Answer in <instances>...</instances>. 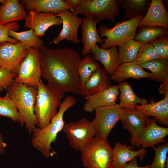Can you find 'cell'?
<instances>
[{
	"mask_svg": "<svg viewBox=\"0 0 168 168\" xmlns=\"http://www.w3.org/2000/svg\"><path fill=\"white\" fill-rule=\"evenodd\" d=\"M39 54L41 76L47 86L65 93L79 95L80 54L71 48L53 49L44 45L40 48Z\"/></svg>",
	"mask_w": 168,
	"mask_h": 168,
	"instance_id": "obj_1",
	"label": "cell"
},
{
	"mask_svg": "<svg viewBox=\"0 0 168 168\" xmlns=\"http://www.w3.org/2000/svg\"><path fill=\"white\" fill-rule=\"evenodd\" d=\"M76 102L73 96H66L61 103L58 111L49 124L43 128L36 127L33 131L31 144L33 148H36L44 157L48 158L50 156V151L52 150L51 144L56 141L57 134L63 130L65 124L63 120L64 113Z\"/></svg>",
	"mask_w": 168,
	"mask_h": 168,
	"instance_id": "obj_2",
	"label": "cell"
},
{
	"mask_svg": "<svg viewBox=\"0 0 168 168\" xmlns=\"http://www.w3.org/2000/svg\"><path fill=\"white\" fill-rule=\"evenodd\" d=\"M6 90L17 108L20 126L22 127L25 124L29 133H32L38 125L34 112L37 88L14 80Z\"/></svg>",
	"mask_w": 168,
	"mask_h": 168,
	"instance_id": "obj_3",
	"label": "cell"
},
{
	"mask_svg": "<svg viewBox=\"0 0 168 168\" xmlns=\"http://www.w3.org/2000/svg\"><path fill=\"white\" fill-rule=\"evenodd\" d=\"M37 88L34 112L38 127L43 128L49 124L57 113V108L65 93L49 87L41 79L38 83Z\"/></svg>",
	"mask_w": 168,
	"mask_h": 168,
	"instance_id": "obj_4",
	"label": "cell"
},
{
	"mask_svg": "<svg viewBox=\"0 0 168 168\" xmlns=\"http://www.w3.org/2000/svg\"><path fill=\"white\" fill-rule=\"evenodd\" d=\"M143 16H139L121 23L119 22L111 28L106 25H101L98 30V33L101 37L106 38L104 39L101 48L107 49L113 46H118L133 39Z\"/></svg>",
	"mask_w": 168,
	"mask_h": 168,
	"instance_id": "obj_5",
	"label": "cell"
},
{
	"mask_svg": "<svg viewBox=\"0 0 168 168\" xmlns=\"http://www.w3.org/2000/svg\"><path fill=\"white\" fill-rule=\"evenodd\" d=\"M113 150L107 139L95 136L81 152L83 166L87 168H113Z\"/></svg>",
	"mask_w": 168,
	"mask_h": 168,
	"instance_id": "obj_6",
	"label": "cell"
},
{
	"mask_svg": "<svg viewBox=\"0 0 168 168\" xmlns=\"http://www.w3.org/2000/svg\"><path fill=\"white\" fill-rule=\"evenodd\" d=\"M120 6L119 0H82L78 8L72 12L92 17L98 23L108 19L115 24Z\"/></svg>",
	"mask_w": 168,
	"mask_h": 168,
	"instance_id": "obj_7",
	"label": "cell"
},
{
	"mask_svg": "<svg viewBox=\"0 0 168 168\" xmlns=\"http://www.w3.org/2000/svg\"><path fill=\"white\" fill-rule=\"evenodd\" d=\"M63 130L69 145L76 151H82L96 135L92 122L84 117L77 121L65 124Z\"/></svg>",
	"mask_w": 168,
	"mask_h": 168,
	"instance_id": "obj_8",
	"label": "cell"
},
{
	"mask_svg": "<svg viewBox=\"0 0 168 168\" xmlns=\"http://www.w3.org/2000/svg\"><path fill=\"white\" fill-rule=\"evenodd\" d=\"M39 49L36 47L28 49L19 66L15 82L37 88L42 77Z\"/></svg>",
	"mask_w": 168,
	"mask_h": 168,
	"instance_id": "obj_9",
	"label": "cell"
},
{
	"mask_svg": "<svg viewBox=\"0 0 168 168\" xmlns=\"http://www.w3.org/2000/svg\"><path fill=\"white\" fill-rule=\"evenodd\" d=\"M119 104L96 108L95 118L91 122L96 132V136L107 139L111 130L120 120Z\"/></svg>",
	"mask_w": 168,
	"mask_h": 168,
	"instance_id": "obj_10",
	"label": "cell"
},
{
	"mask_svg": "<svg viewBox=\"0 0 168 168\" xmlns=\"http://www.w3.org/2000/svg\"><path fill=\"white\" fill-rule=\"evenodd\" d=\"M28 49L20 42L0 43V67L17 74L19 66Z\"/></svg>",
	"mask_w": 168,
	"mask_h": 168,
	"instance_id": "obj_11",
	"label": "cell"
},
{
	"mask_svg": "<svg viewBox=\"0 0 168 168\" xmlns=\"http://www.w3.org/2000/svg\"><path fill=\"white\" fill-rule=\"evenodd\" d=\"M119 115L123 128L129 132L132 139L143 131L154 119L145 115L134 107L121 108Z\"/></svg>",
	"mask_w": 168,
	"mask_h": 168,
	"instance_id": "obj_12",
	"label": "cell"
},
{
	"mask_svg": "<svg viewBox=\"0 0 168 168\" xmlns=\"http://www.w3.org/2000/svg\"><path fill=\"white\" fill-rule=\"evenodd\" d=\"M154 118L148 126L134 139H130L132 145L138 148H153L157 144L166 141L165 138L168 135V128L159 126Z\"/></svg>",
	"mask_w": 168,
	"mask_h": 168,
	"instance_id": "obj_13",
	"label": "cell"
},
{
	"mask_svg": "<svg viewBox=\"0 0 168 168\" xmlns=\"http://www.w3.org/2000/svg\"><path fill=\"white\" fill-rule=\"evenodd\" d=\"M25 20L24 27L32 29L39 37L44 36L50 27L54 25L59 26L62 24L61 18L55 14L32 10L28 11Z\"/></svg>",
	"mask_w": 168,
	"mask_h": 168,
	"instance_id": "obj_14",
	"label": "cell"
},
{
	"mask_svg": "<svg viewBox=\"0 0 168 168\" xmlns=\"http://www.w3.org/2000/svg\"><path fill=\"white\" fill-rule=\"evenodd\" d=\"M56 16L62 19V28L58 35L53 39V44H57L65 39L78 44L80 40L78 37V30L82 24L83 19L68 10L63 11Z\"/></svg>",
	"mask_w": 168,
	"mask_h": 168,
	"instance_id": "obj_15",
	"label": "cell"
},
{
	"mask_svg": "<svg viewBox=\"0 0 168 168\" xmlns=\"http://www.w3.org/2000/svg\"><path fill=\"white\" fill-rule=\"evenodd\" d=\"M119 94V85H116L102 91L85 96L86 101L83 110L85 112L92 113L98 108L114 105L116 104Z\"/></svg>",
	"mask_w": 168,
	"mask_h": 168,
	"instance_id": "obj_16",
	"label": "cell"
},
{
	"mask_svg": "<svg viewBox=\"0 0 168 168\" xmlns=\"http://www.w3.org/2000/svg\"><path fill=\"white\" fill-rule=\"evenodd\" d=\"M156 26L168 29V13L161 0H152L139 25Z\"/></svg>",
	"mask_w": 168,
	"mask_h": 168,
	"instance_id": "obj_17",
	"label": "cell"
},
{
	"mask_svg": "<svg viewBox=\"0 0 168 168\" xmlns=\"http://www.w3.org/2000/svg\"><path fill=\"white\" fill-rule=\"evenodd\" d=\"M97 21L94 19L85 16L81 25L82 36L81 41L83 48L81 55L84 56L90 53L91 50L97 43L103 44L104 39H102L96 29Z\"/></svg>",
	"mask_w": 168,
	"mask_h": 168,
	"instance_id": "obj_18",
	"label": "cell"
},
{
	"mask_svg": "<svg viewBox=\"0 0 168 168\" xmlns=\"http://www.w3.org/2000/svg\"><path fill=\"white\" fill-rule=\"evenodd\" d=\"M134 147L127 146L117 142L113 149V168H122L127 162L138 156L142 161L146 154L147 148L141 147L137 151L133 150Z\"/></svg>",
	"mask_w": 168,
	"mask_h": 168,
	"instance_id": "obj_19",
	"label": "cell"
},
{
	"mask_svg": "<svg viewBox=\"0 0 168 168\" xmlns=\"http://www.w3.org/2000/svg\"><path fill=\"white\" fill-rule=\"evenodd\" d=\"M109 75L100 68L93 72L80 90L79 94L86 96L102 91L113 86Z\"/></svg>",
	"mask_w": 168,
	"mask_h": 168,
	"instance_id": "obj_20",
	"label": "cell"
},
{
	"mask_svg": "<svg viewBox=\"0 0 168 168\" xmlns=\"http://www.w3.org/2000/svg\"><path fill=\"white\" fill-rule=\"evenodd\" d=\"M94 59L100 61L109 76H111L117 67L122 63L119 57L117 46H114L107 49L99 47L96 44L91 50Z\"/></svg>",
	"mask_w": 168,
	"mask_h": 168,
	"instance_id": "obj_21",
	"label": "cell"
},
{
	"mask_svg": "<svg viewBox=\"0 0 168 168\" xmlns=\"http://www.w3.org/2000/svg\"><path fill=\"white\" fill-rule=\"evenodd\" d=\"M21 2L28 11L32 10L57 15L65 10L73 11L72 7L64 0H22Z\"/></svg>",
	"mask_w": 168,
	"mask_h": 168,
	"instance_id": "obj_22",
	"label": "cell"
},
{
	"mask_svg": "<svg viewBox=\"0 0 168 168\" xmlns=\"http://www.w3.org/2000/svg\"><path fill=\"white\" fill-rule=\"evenodd\" d=\"M0 25L25 19V6L18 0H0Z\"/></svg>",
	"mask_w": 168,
	"mask_h": 168,
	"instance_id": "obj_23",
	"label": "cell"
},
{
	"mask_svg": "<svg viewBox=\"0 0 168 168\" xmlns=\"http://www.w3.org/2000/svg\"><path fill=\"white\" fill-rule=\"evenodd\" d=\"M134 107L145 115L154 117L160 124L168 126V95L157 102H155L154 99H151L149 103L136 105Z\"/></svg>",
	"mask_w": 168,
	"mask_h": 168,
	"instance_id": "obj_24",
	"label": "cell"
},
{
	"mask_svg": "<svg viewBox=\"0 0 168 168\" xmlns=\"http://www.w3.org/2000/svg\"><path fill=\"white\" fill-rule=\"evenodd\" d=\"M151 76V73L146 72L139 65L131 62L119 65L111 76L110 79L119 82L129 78L137 80L144 78L150 79Z\"/></svg>",
	"mask_w": 168,
	"mask_h": 168,
	"instance_id": "obj_25",
	"label": "cell"
},
{
	"mask_svg": "<svg viewBox=\"0 0 168 168\" xmlns=\"http://www.w3.org/2000/svg\"><path fill=\"white\" fill-rule=\"evenodd\" d=\"M120 5L125 11L122 21L146 14L151 1L149 0H119Z\"/></svg>",
	"mask_w": 168,
	"mask_h": 168,
	"instance_id": "obj_26",
	"label": "cell"
},
{
	"mask_svg": "<svg viewBox=\"0 0 168 168\" xmlns=\"http://www.w3.org/2000/svg\"><path fill=\"white\" fill-rule=\"evenodd\" d=\"M119 88L120 92L119 104L121 108L134 107L137 103L142 105L148 103L146 99L139 97L136 95L128 82L125 81L119 82Z\"/></svg>",
	"mask_w": 168,
	"mask_h": 168,
	"instance_id": "obj_27",
	"label": "cell"
},
{
	"mask_svg": "<svg viewBox=\"0 0 168 168\" xmlns=\"http://www.w3.org/2000/svg\"><path fill=\"white\" fill-rule=\"evenodd\" d=\"M100 68L99 63L92 55L88 54L82 58L78 68L80 90L83 86L92 73Z\"/></svg>",
	"mask_w": 168,
	"mask_h": 168,
	"instance_id": "obj_28",
	"label": "cell"
},
{
	"mask_svg": "<svg viewBox=\"0 0 168 168\" xmlns=\"http://www.w3.org/2000/svg\"><path fill=\"white\" fill-rule=\"evenodd\" d=\"M152 72L150 79L163 82L168 78V60L163 58L147 62L140 65Z\"/></svg>",
	"mask_w": 168,
	"mask_h": 168,
	"instance_id": "obj_29",
	"label": "cell"
},
{
	"mask_svg": "<svg viewBox=\"0 0 168 168\" xmlns=\"http://www.w3.org/2000/svg\"><path fill=\"white\" fill-rule=\"evenodd\" d=\"M144 44L132 39L118 46L119 57L122 63L133 61Z\"/></svg>",
	"mask_w": 168,
	"mask_h": 168,
	"instance_id": "obj_30",
	"label": "cell"
},
{
	"mask_svg": "<svg viewBox=\"0 0 168 168\" xmlns=\"http://www.w3.org/2000/svg\"><path fill=\"white\" fill-rule=\"evenodd\" d=\"M9 35L17 40L28 49L35 47L40 48L43 45V40L35 35L32 29L21 32L10 30Z\"/></svg>",
	"mask_w": 168,
	"mask_h": 168,
	"instance_id": "obj_31",
	"label": "cell"
},
{
	"mask_svg": "<svg viewBox=\"0 0 168 168\" xmlns=\"http://www.w3.org/2000/svg\"><path fill=\"white\" fill-rule=\"evenodd\" d=\"M134 37L135 40L145 43H148L161 36L168 34V29L156 26H138Z\"/></svg>",
	"mask_w": 168,
	"mask_h": 168,
	"instance_id": "obj_32",
	"label": "cell"
},
{
	"mask_svg": "<svg viewBox=\"0 0 168 168\" xmlns=\"http://www.w3.org/2000/svg\"><path fill=\"white\" fill-rule=\"evenodd\" d=\"M0 116L8 117L15 122H20V117L13 100L7 93L0 97Z\"/></svg>",
	"mask_w": 168,
	"mask_h": 168,
	"instance_id": "obj_33",
	"label": "cell"
},
{
	"mask_svg": "<svg viewBox=\"0 0 168 168\" xmlns=\"http://www.w3.org/2000/svg\"><path fill=\"white\" fill-rule=\"evenodd\" d=\"M162 58L153 45L149 42L144 44L140 48L134 63L141 65L151 60Z\"/></svg>",
	"mask_w": 168,
	"mask_h": 168,
	"instance_id": "obj_34",
	"label": "cell"
},
{
	"mask_svg": "<svg viewBox=\"0 0 168 168\" xmlns=\"http://www.w3.org/2000/svg\"><path fill=\"white\" fill-rule=\"evenodd\" d=\"M153 148L155 151V156L149 168H166V162L168 159V142Z\"/></svg>",
	"mask_w": 168,
	"mask_h": 168,
	"instance_id": "obj_35",
	"label": "cell"
},
{
	"mask_svg": "<svg viewBox=\"0 0 168 168\" xmlns=\"http://www.w3.org/2000/svg\"><path fill=\"white\" fill-rule=\"evenodd\" d=\"M163 59L168 60V34L149 42Z\"/></svg>",
	"mask_w": 168,
	"mask_h": 168,
	"instance_id": "obj_36",
	"label": "cell"
},
{
	"mask_svg": "<svg viewBox=\"0 0 168 168\" xmlns=\"http://www.w3.org/2000/svg\"><path fill=\"white\" fill-rule=\"evenodd\" d=\"M19 25L16 22H13L8 24L0 25V43L9 42L17 43L19 42L16 39L10 37L9 33L10 30L16 31L19 29Z\"/></svg>",
	"mask_w": 168,
	"mask_h": 168,
	"instance_id": "obj_37",
	"label": "cell"
},
{
	"mask_svg": "<svg viewBox=\"0 0 168 168\" xmlns=\"http://www.w3.org/2000/svg\"><path fill=\"white\" fill-rule=\"evenodd\" d=\"M17 75L7 68L0 67V92L7 90Z\"/></svg>",
	"mask_w": 168,
	"mask_h": 168,
	"instance_id": "obj_38",
	"label": "cell"
},
{
	"mask_svg": "<svg viewBox=\"0 0 168 168\" xmlns=\"http://www.w3.org/2000/svg\"><path fill=\"white\" fill-rule=\"evenodd\" d=\"M137 157H135L126 164L122 168H149L150 165L144 166H139L137 162Z\"/></svg>",
	"mask_w": 168,
	"mask_h": 168,
	"instance_id": "obj_39",
	"label": "cell"
},
{
	"mask_svg": "<svg viewBox=\"0 0 168 168\" xmlns=\"http://www.w3.org/2000/svg\"><path fill=\"white\" fill-rule=\"evenodd\" d=\"M158 91L164 96L168 95V78L166 79L160 86Z\"/></svg>",
	"mask_w": 168,
	"mask_h": 168,
	"instance_id": "obj_40",
	"label": "cell"
},
{
	"mask_svg": "<svg viewBox=\"0 0 168 168\" xmlns=\"http://www.w3.org/2000/svg\"><path fill=\"white\" fill-rule=\"evenodd\" d=\"M64 1L72 7L73 12L78 8L82 0H64Z\"/></svg>",
	"mask_w": 168,
	"mask_h": 168,
	"instance_id": "obj_41",
	"label": "cell"
},
{
	"mask_svg": "<svg viewBox=\"0 0 168 168\" xmlns=\"http://www.w3.org/2000/svg\"><path fill=\"white\" fill-rule=\"evenodd\" d=\"M7 147V144L4 142L2 134L0 131V154L3 155Z\"/></svg>",
	"mask_w": 168,
	"mask_h": 168,
	"instance_id": "obj_42",
	"label": "cell"
},
{
	"mask_svg": "<svg viewBox=\"0 0 168 168\" xmlns=\"http://www.w3.org/2000/svg\"></svg>",
	"mask_w": 168,
	"mask_h": 168,
	"instance_id": "obj_43",
	"label": "cell"
}]
</instances>
